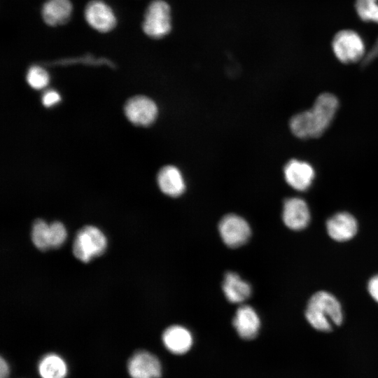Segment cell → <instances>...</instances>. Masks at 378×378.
I'll return each mask as SVG.
<instances>
[{"instance_id":"cell-1","label":"cell","mask_w":378,"mask_h":378,"mask_svg":"<svg viewBox=\"0 0 378 378\" xmlns=\"http://www.w3.org/2000/svg\"><path fill=\"white\" fill-rule=\"evenodd\" d=\"M338 107L339 101L334 94H321L309 110L291 118L289 125L292 133L300 139L320 136L330 125Z\"/></svg>"},{"instance_id":"cell-2","label":"cell","mask_w":378,"mask_h":378,"mask_svg":"<svg viewBox=\"0 0 378 378\" xmlns=\"http://www.w3.org/2000/svg\"><path fill=\"white\" fill-rule=\"evenodd\" d=\"M304 315L309 323L316 330L327 332L343 321L342 306L331 293L321 290L309 300Z\"/></svg>"},{"instance_id":"cell-3","label":"cell","mask_w":378,"mask_h":378,"mask_svg":"<svg viewBox=\"0 0 378 378\" xmlns=\"http://www.w3.org/2000/svg\"><path fill=\"white\" fill-rule=\"evenodd\" d=\"M146 35L153 39L167 36L172 29V15L164 0H153L147 6L142 22Z\"/></svg>"},{"instance_id":"cell-4","label":"cell","mask_w":378,"mask_h":378,"mask_svg":"<svg viewBox=\"0 0 378 378\" xmlns=\"http://www.w3.org/2000/svg\"><path fill=\"white\" fill-rule=\"evenodd\" d=\"M106 246L104 234L94 226L87 225L77 232L73 243V253L76 258L88 262L102 255Z\"/></svg>"},{"instance_id":"cell-5","label":"cell","mask_w":378,"mask_h":378,"mask_svg":"<svg viewBox=\"0 0 378 378\" xmlns=\"http://www.w3.org/2000/svg\"><path fill=\"white\" fill-rule=\"evenodd\" d=\"M332 49L336 58L344 64L363 60L366 54L362 36L352 29H342L334 36Z\"/></svg>"},{"instance_id":"cell-6","label":"cell","mask_w":378,"mask_h":378,"mask_svg":"<svg viewBox=\"0 0 378 378\" xmlns=\"http://www.w3.org/2000/svg\"><path fill=\"white\" fill-rule=\"evenodd\" d=\"M218 232L224 244L230 248H237L245 244L251 234L248 222L234 214H227L221 218Z\"/></svg>"},{"instance_id":"cell-7","label":"cell","mask_w":378,"mask_h":378,"mask_svg":"<svg viewBox=\"0 0 378 378\" xmlns=\"http://www.w3.org/2000/svg\"><path fill=\"white\" fill-rule=\"evenodd\" d=\"M128 120L134 125L148 126L152 124L158 115V107L150 98L137 95L130 98L124 106Z\"/></svg>"},{"instance_id":"cell-8","label":"cell","mask_w":378,"mask_h":378,"mask_svg":"<svg viewBox=\"0 0 378 378\" xmlns=\"http://www.w3.org/2000/svg\"><path fill=\"white\" fill-rule=\"evenodd\" d=\"M85 18L89 25L99 32H108L116 25L117 20L111 8L100 0L90 1L85 8Z\"/></svg>"},{"instance_id":"cell-9","label":"cell","mask_w":378,"mask_h":378,"mask_svg":"<svg viewBox=\"0 0 378 378\" xmlns=\"http://www.w3.org/2000/svg\"><path fill=\"white\" fill-rule=\"evenodd\" d=\"M285 181L292 188L305 191L312 185L315 171L312 165L303 160L293 159L284 168Z\"/></svg>"},{"instance_id":"cell-10","label":"cell","mask_w":378,"mask_h":378,"mask_svg":"<svg viewBox=\"0 0 378 378\" xmlns=\"http://www.w3.org/2000/svg\"><path fill=\"white\" fill-rule=\"evenodd\" d=\"M127 371L132 378H159L162 367L155 355L146 351H138L130 358Z\"/></svg>"},{"instance_id":"cell-11","label":"cell","mask_w":378,"mask_h":378,"mask_svg":"<svg viewBox=\"0 0 378 378\" xmlns=\"http://www.w3.org/2000/svg\"><path fill=\"white\" fill-rule=\"evenodd\" d=\"M310 211L307 202L300 197H289L283 204L282 220L285 225L293 230L307 227L310 221Z\"/></svg>"},{"instance_id":"cell-12","label":"cell","mask_w":378,"mask_h":378,"mask_svg":"<svg viewBox=\"0 0 378 378\" xmlns=\"http://www.w3.org/2000/svg\"><path fill=\"white\" fill-rule=\"evenodd\" d=\"M330 238L337 241L351 239L358 232V222L349 212H338L330 217L326 224Z\"/></svg>"},{"instance_id":"cell-13","label":"cell","mask_w":378,"mask_h":378,"mask_svg":"<svg viewBox=\"0 0 378 378\" xmlns=\"http://www.w3.org/2000/svg\"><path fill=\"white\" fill-rule=\"evenodd\" d=\"M232 325L239 337L244 340H252L258 333L260 321L252 307L244 304L236 311Z\"/></svg>"},{"instance_id":"cell-14","label":"cell","mask_w":378,"mask_h":378,"mask_svg":"<svg viewBox=\"0 0 378 378\" xmlns=\"http://www.w3.org/2000/svg\"><path fill=\"white\" fill-rule=\"evenodd\" d=\"M158 183L163 193L173 197L181 195L186 190L181 171L173 165L161 168L158 174Z\"/></svg>"},{"instance_id":"cell-15","label":"cell","mask_w":378,"mask_h":378,"mask_svg":"<svg viewBox=\"0 0 378 378\" xmlns=\"http://www.w3.org/2000/svg\"><path fill=\"white\" fill-rule=\"evenodd\" d=\"M162 342L170 352L182 354L190 349L192 344V337L190 332L185 327L174 325L164 331Z\"/></svg>"},{"instance_id":"cell-16","label":"cell","mask_w":378,"mask_h":378,"mask_svg":"<svg viewBox=\"0 0 378 378\" xmlns=\"http://www.w3.org/2000/svg\"><path fill=\"white\" fill-rule=\"evenodd\" d=\"M222 289L226 299L232 303L244 302L251 296L252 291L251 285L233 272L225 274Z\"/></svg>"},{"instance_id":"cell-17","label":"cell","mask_w":378,"mask_h":378,"mask_svg":"<svg viewBox=\"0 0 378 378\" xmlns=\"http://www.w3.org/2000/svg\"><path fill=\"white\" fill-rule=\"evenodd\" d=\"M72 10L69 0H47L42 7L41 15L47 24L57 26L69 21Z\"/></svg>"},{"instance_id":"cell-18","label":"cell","mask_w":378,"mask_h":378,"mask_svg":"<svg viewBox=\"0 0 378 378\" xmlns=\"http://www.w3.org/2000/svg\"><path fill=\"white\" fill-rule=\"evenodd\" d=\"M37 370L41 378H66L68 373L66 361L55 353L44 355L38 361Z\"/></svg>"},{"instance_id":"cell-19","label":"cell","mask_w":378,"mask_h":378,"mask_svg":"<svg viewBox=\"0 0 378 378\" xmlns=\"http://www.w3.org/2000/svg\"><path fill=\"white\" fill-rule=\"evenodd\" d=\"M31 237L38 249L46 251L50 248L49 224L41 219L36 220L32 225Z\"/></svg>"},{"instance_id":"cell-20","label":"cell","mask_w":378,"mask_h":378,"mask_svg":"<svg viewBox=\"0 0 378 378\" xmlns=\"http://www.w3.org/2000/svg\"><path fill=\"white\" fill-rule=\"evenodd\" d=\"M355 9L363 21L378 24V0H356Z\"/></svg>"},{"instance_id":"cell-21","label":"cell","mask_w":378,"mask_h":378,"mask_svg":"<svg viewBox=\"0 0 378 378\" xmlns=\"http://www.w3.org/2000/svg\"><path fill=\"white\" fill-rule=\"evenodd\" d=\"M27 80L33 88L41 89L48 85L49 76L43 68L38 66H32L28 70Z\"/></svg>"},{"instance_id":"cell-22","label":"cell","mask_w":378,"mask_h":378,"mask_svg":"<svg viewBox=\"0 0 378 378\" xmlns=\"http://www.w3.org/2000/svg\"><path fill=\"white\" fill-rule=\"evenodd\" d=\"M66 230L64 225L58 221L49 224L50 248H58L65 241Z\"/></svg>"},{"instance_id":"cell-23","label":"cell","mask_w":378,"mask_h":378,"mask_svg":"<svg viewBox=\"0 0 378 378\" xmlns=\"http://www.w3.org/2000/svg\"><path fill=\"white\" fill-rule=\"evenodd\" d=\"M60 100V97L59 94L53 90L48 91L44 94L42 102L44 106L48 107L54 105Z\"/></svg>"},{"instance_id":"cell-24","label":"cell","mask_w":378,"mask_h":378,"mask_svg":"<svg viewBox=\"0 0 378 378\" xmlns=\"http://www.w3.org/2000/svg\"><path fill=\"white\" fill-rule=\"evenodd\" d=\"M368 290L370 296L378 303V274L374 275L369 280Z\"/></svg>"},{"instance_id":"cell-25","label":"cell","mask_w":378,"mask_h":378,"mask_svg":"<svg viewBox=\"0 0 378 378\" xmlns=\"http://www.w3.org/2000/svg\"><path fill=\"white\" fill-rule=\"evenodd\" d=\"M378 57V38H377L375 43L372 47L370 50L367 52L363 59V64H369L373 59Z\"/></svg>"},{"instance_id":"cell-26","label":"cell","mask_w":378,"mask_h":378,"mask_svg":"<svg viewBox=\"0 0 378 378\" xmlns=\"http://www.w3.org/2000/svg\"><path fill=\"white\" fill-rule=\"evenodd\" d=\"M9 374V365L7 361L1 357L0 359V378H8Z\"/></svg>"}]
</instances>
